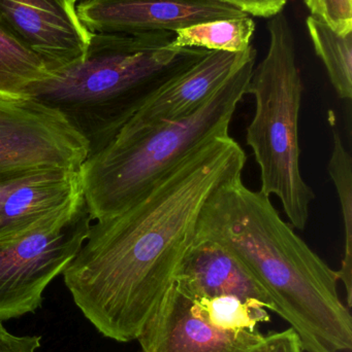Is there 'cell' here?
<instances>
[{
  "label": "cell",
  "mask_w": 352,
  "mask_h": 352,
  "mask_svg": "<svg viewBox=\"0 0 352 352\" xmlns=\"http://www.w3.org/2000/svg\"><path fill=\"white\" fill-rule=\"evenodd\" d=\"M246 160L229 134L217 136L126 210L91 225L62 275L76 307L97 332L120 343L138 340L175 285L205 201L219 184L242 175Z\"/></svg>",
  "instance_id": "6da1fadb"
},
{
  "label": "cell",
  "mask_w": 352,
  "mask_h": 352,
  "mask_svg": "<svg viewBox=\"0 0 352 352\" xmlns=\"http://www.w3.org/2000/svg\"><path fill=\"white\" fill-rule=\"evenodd\" d=\"M194 240L216 242L241 261L304 351H351V309L339 295L338 273L281 219L270 197L243 184L242 175L219 184L205 201Z\"/></svg>",
  "instance_id": "7a4b0ae2"
},
{
  "label": "cell",
  "mask_w": 352,
  "mask_h": 352,
  "mask_svg": "<svg viewBox=\"0 0 352 352\" xmlns=\"http://www.w3.org/2000/svg\"><path fill=\"white\" fill-rule=\"evenodd\" d=\"M175 36L169 31L92 33L84 57L51 74L31 99L59 113L94 156L151 93L208 53L173 47Z\"/></svg>",
  "instance_id": "3957f363"
},
{
  "label": "cell",
  "mask_w": 352,
  "mask_h": 352,
  "mask_svg": "<svg viewBox=\"0 0 352 352\" xmlns=\"http://www.w3.org/2000/svg\"><path fill=\"white\" fill-rule=\"evenodd\" d=\"M256 57L248 60L191 115L138 130H120L80 168L87 207L95 221L132 206L161 176L208 140L229 134L238 104L247 94Z\"/></svg>",
  "instance_id": "277c9868"
},
{
  "label": "cell",
  "mask_w": 352,
  "mask_h": 352,
  "mask_svg": "<svg viewBox=\"0 0 352 352\" xmlns=\"http://www.w3.org/2000/svg\"><path fill=\"white\" fill-rule=\"evenodd\" d=\"M268 30V52L254 66L247 88V94L256 99V111L246 130V142L260 166V192L278 197L291 226L302 231L315 198L300 166L303 80L289 19L283 12L276 14L271 18Z\"/></svg>",
  "instance_id": "5b68a950"
},
{
  "label": "cell",
  "mask_w": 352,
  "mask_h": 352,
  "mask_svg": "<svg viewBox=\"0 0 352 352\" xmlns=\"http://www.w3.org/2000/svg\"><path fill=\"white\" fill-rule=\"evenodd\" d=\"M86 201L70 214L12 241L0 242V320L34 314L48 285L62 274L88 236Z\"/></svg>",
  "instance_id": "8992f818"
},
{
  "label": "cell",
  "mask_w": 352,
  "mask_h": 352,
  "mask_svg": "<svg viewBox=\"0 0 352 352\" xmlns=\"http://www.w3.org/2000/svg\"><path fill=\"white\" fill-rule=\"evenodd\" d=\"M88 158L86 142L54 109L0 96V169H76Z\"/></svg>",
  "instance_id": "52a82bcc"
},
{
  "label": "cell",
  "mask_w": 352,
  "mask_h": 352,
  "mask_svg": "<svg viewBox=\"0 0 352 352\" xmlns=\"http://www.w3.org/2000/svg\"><path fill=\"white\" fill-rule=\"evenodd\" d=\"M0 30L41 58L50 74L82 59L92 34L70 0H0Z\"/></svg>",
  "instance_id": "ba28073f"
},
{
  "label": "cell",
  "mask_w": 352,
  "mask_h": 352,
  "mask_svg": "<svg viewBox=\"0 0 352 352\" xmlns=\"http://www.w3.org/2000/svg\"><path fill=\"white\" fill-rule=\"evenodd\" d=\"M81 22L91 33L169 31L223 19L248 16L214 0H84L76 4Z\"/></svg>",
  "instance_id": "9c48e42d"
},
{
  "label": "cell",
  "mask_w": 352,
  "mask_h": 352,
  "mask_svg": "<svg viewBox=\"0 0 352 352\" xmlns=\"http://www.w3.org/2000/svg\"><path fill=\"white\" fill-rule=\"evenodd\" d=\"M141 352H256L265 335L209 324L191 299L174 285L138 338Z\"/></svg>",
  "instance_id": "30bf717a"
},
{
  "label": "cell",
  "mask_w": 352,
  "mask_h": 352,
  "mask_svg": "<svg viewBox=\"0 0 352 352\" xmlns=\"http://www.w3.org/2000/svg\"><path fill=\"white\" fill-rule=\"evenodd\" d=\"M256 56L253 45L240 53L208 51L196 63L151 93L122 129H146L188 117Z\"/></svg>",
  "instance_id": "8fae6325"
},
{
  "label": "cell",
  "mask_w": 352,
  "mask_h": 352,
  "mask_svg": "<svg viewBox=\"0 0 352 352\" xmlns=\"http://www.w3.org/2000/svg\"><path fill=\"white\" fill-rule=\"evenodd\" d=\"M85 202L80 169L50 167L19 182L0 207V242L12 241Z\"/></svg>",
  "instance_id": "7c38bea8"
},
{
  "label": "cell",
  "mask_w": 352,
  "mask_h": 352,
  "mask_svg": "<svg viewBox=\"0 0 352 352\" xmlns=\"http://www.w3.org/2000/svg\"><path fill=\"white\" fill-rule=\"evenodd\" d=\"M175 285L190 298L236 296L275 310L270 296L241 261L211 240H194L178 269Z\"/></svg>",
  "instance_id": "4fadbf2b"
},
{
  "label": "cell",
  "mask_w": 352,
  "mask_h": 352,
  "mask_svg": "<svg viewBox=\"0 0 352 352\" xmlns=\"http://www.w3.org/2000/svg\"><path fill=\"white\" fill-rule=\"evenodd\" d=\"M256 23L249 16L198 23L176 31L172 45L240 53L250 47Z\"/></svg>",
  "instance_id": "5bb4252c"
},
{
  "label": "cell",
  "mask_w": 352,
  "mask_h": 352,
  "mask_svg": "<svg viewBox=\"0 0 352 352\" xmlns=\"http://www.w3.org/2000/svg\"><path fill=\"white\" fill-rule=\"evenodd\" d=\"M50 76L41 58L0 30V96L31 99L35 87Z\"/></svg>",
  "instance_id": "9a60e30c"
},
{
  "label": "cell",
  "mask_w": 352,
  "mask_h": 352,
  "mask_svg": "<svg viewBox=\"0 0 352 352\" xmlns=\"http://www.w3.org/2000/svg\"><path fill=\"white\" fill-rule=\"evenodd\" d=\"M315 53L324 62L329 78L341 99L352 98V32L339 34L320 19L306 20Z\"/></svg>",
  "instance_id": "2e32d148"
},
{
  "label": "cell",
  "mask_w": 352,
  "mask_h": 352,
  "mask_svg": "<svg viewBox=\"0 0 352 352\" xmlns=\"http://www.w3.org/2000/svg\"><path fill=\"white\" fill-rule=\"evenodd\" d=\"M328 171L334 182L340 201L344 223V256L338 273L339 281L344 283L346 306L352 304V159L336 129L333 130V150Z\"/></svg>",
  "instance_id": "e0dca14e"
},
{
  "label": "cell",
  "mask_w": 352,
  "mask_h": 352,
  "mask_svg": "<svg viewBox=\"0 0 352 352\" xmlns=\"http://www.w3.org/2000/svg\"><path fill=\"white\" fill-rule=\"evenodd\" d=\"M190 299L194 309L205 320L223 330L253 331L258 324L271 320L268 309L256 300L236 296Z\"/></svg>",
  "instance_id": "ac0fdd59"
},
{
  "label": "cell",
  "mask_w": 352,
  "mask_h": 352,
  "mask_svg": "<svg viewBox=\"0 0 352 352\" xmlns=\"http://www.w3.org/2000/svg\"><path fill=\"white\" fill-rule=\"evenodd\" d=\"M311 16L339 34L352 32V0H304Z\"/></svg>",
  "instance_id": "d6986e66"
},
{
  "label": "cell",
  "mask_w": 352,
  "mask_h": 352,
  "mask_svg": "<svg viewBox=\"0 0 352 352\" xmlns=\"http://www.w3.org/2000/svg\"><path fill=\"white\" fill-rule=\"evenodd\" d=\"M229 4L241 12L262 18H273L282 12L287 0H214Z\"/></svg>",
  "instance_id": "ffe728a7"
},
{
  "label": "cell",
  "mask_w": 352,
  "mask_h": 352,
  "mask_svg": "<svg viewBox=\"0 0 352 352\" xmlns=\"http://www.w3.org/2000/svg\"><path fill=\"white\" fill-rule=\"evenodd\" d=\"M256 352H304L299 335L289 328L265 335L264 345Z\"/></svg>",
  "instance_id": "44dd1931"
},
{
  "label": "cell",
  "mask_w": 352,
  "mask_h": 352,
  "mask_svg": "<svg viewBox=\"0 0 352 352\" xmlns=\"http://www.w3.org/2000/svg\"><path fill=\"white\" fill-rule=\"evenodd\" d=\"M41 346V336H17L0 320V352H37Z\"/></svg>",
  "instance_id": "7402d4cb"
},
{
  "label": "cell",
  "mask_w": 352,
  "mask_h": 352,
  "mask_svg": "<svg viewBox=\"0 0 352 352\" xmlns=\"http://www.w3.org/2000/svg\"><path fill=\"white\" fill-rule=\"evenodd\" d=\"M45 168H50V167H45ZM39 169L43 168H39V167H37V168L14 167V168L0 169V207H1L6 195L12 188H14L19 182L24 180L29 175L37 173Z\"/></svg>",
  "instance_id": "603a6c76"
},
{
  "label": "cell",
  "mask_w": 352,
  "mask_h": 352,
  "mask_svg": "<svg viewBox=\"0 0 352 352\" xmlns=\"http://www.w3.org/2000/svg\"><path fill=\"white\" fill-rule=\"evenodd\" d=\"M70 1L74 2V3H76V2L84 1V0H70Z\"/></svg>",
  "instance_id": "cb8c5ba5"
}]
</instances>
